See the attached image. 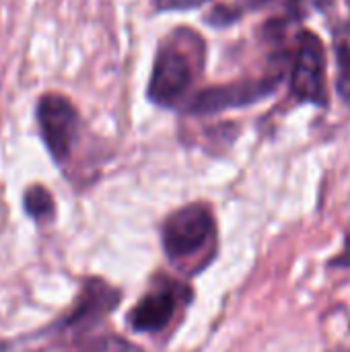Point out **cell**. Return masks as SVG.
I'll return each mask as SVG.
<instances>
[{
  "mask_svg": "<svg viewBox=\"0 0 350 352\" xmlns=\"http://www.w3.org/2000/svg\"><path fill=\"white\" fill-rule=\"evenodd\" d=\"M204 39L192 29H175L159 47L151 82L149 99L157 105H175L202 74Z\"/></svg>",
  "mask_w": 350,
  "mask_h": 352,
  "instance_id": "1",
  "label": "cell"
},
{
  "mask_svg": "<svg viewBox=\"0 0 350 352\" xmlns=\"http://www.w3.org/2000/svg\"><path fill=\"white\" fill-rule=\"evenodd\" d=\"M35 122L52 159L62 165L70 159L80 132V116L62 93H43L35 103Z\"/></svg>",
  "mask_w": 350,
  "mask_h": 352,
  "instance_id": "2",
  "label": "cell"
},
{
  "mask_svg": "<svg viewBox=\"0 0 350 352\" xmlns=\"http://www.w3.org/2000/svg\"><path fill=\"white\" fill-rule=\"evenodd\" d=\"M291 91L303 103L326 105V50L318 35L301 31L297 37V50L291 68Z\"/></svg>",
  "mask_w": 350,
  "mask_h": 352,
  "instance_id": "3",
  "label": "cell"
},
{
  "mask_svg": "<svg viewBox=\"0 0 350 352\" xmlns=\"http://www.w3.org/2000/svg\"><path fill=\"white\" fill-rule=\"evenodd\" d=\"M215 233V219L208 206L190 204L173 212L163 225V248L171 260L190 258L200 252Z\"/></svg>",
  "mask_w": 350,
  "mask_h": 352,
  "instance_id": "4",
  "label": "cell"
},
{
  "mask_svg": "<svg viewBox=\"0 0 350 352\" xmlns=\"http://www.w3.org/2000/svg\"><path fill=\"white\" fill-rule=\"evenodd\" d=\"M278 82H281V74H270L258 80H241V82H231V85H221V87H208L200 91L188 103V111L190 113H219L231 107H243L274 93Z\"/></svg>",
  "mask_w": 350,
  "mask_h": 352,
  "instance_id": "5",
  "label": "cell"
},
{
  "mask_svg": "<svg viewBox=\"0 0 350 352\" xmlns=\"http://www.w3.org/2000/svg\"><path fill=\"white\" fill-rule=\"evenodd\" d=\"M120 301V293L101 280H89L72 309V314L62 322L64 328H89L107 316Z\"/></svg>",
  "mask_w": 350,
  "mask_h": 352,
  "instance_id": "6",
  "label": "cell"
},
{
  "mask_svg": "<svg viewBox=\"0 0 350 352\" xmlns=\"http://www.w3.org/2000/svg\"><path fill=\"white\" fill-rule=\"evenodd\" d=\"M177 307V297L163 289L157 293H151L140 299L136 309L130 316V324L136 332H159L163 330L169 320L173 318Z\"/></svg>",
  "mask_w": 350,
  "mask_h": 352,
  "instance_id": "7",
  "label": "cell"
},
{
  "mask_svg": "<svg viewBox=\"0 0 350 352\" xmlns=\"http://www.w3.org/2000/svg\"><path fill=\"white\" fill-rule=\"evenodd\" d=\"M23 208L25 212L33 219V221H39V223H45V221H52L54 214H56V202H54V196L52 192L41 186V184H33L25 190L23 194Z\"/></svg>",
  "mask_w": 350,
  "mask_h": 352,
  "instance_id": "8",
  "label": "cell"
},
{
  "mask_svg": "<svg viewBox=\"0 0 350 352\" xmlns=\"http://www.w3.org/2000/svg\"><path fill=\"white\" fill-rule=\"evenodd\" d=\"M336 87L344 101L350 103V23L336 31Z\"/></svg>",
  "mask_w": 350,
  "mask_h": 352,
  "instance_id": "9",
  "label": "cell"
},
{
  "mask_svg": "<svg viewBox=\"0 0 350 352\" xmlns=\"http://www.w3.org/2000/svg\"><path fill=\"white\" fill-rule=\"evenodd\" d=\"M87 352H142L138 346H134L132 342L118 338V336H105L97 342H93V346Z\"/></svg>",
  "mask_w": 350,
  "mask_h": 352,
  "instance_id": "10",
  "label": "cell"
},
{
  "mask_svg": "<svg viewBox=\"0 0 350 352\" xmlns=\"http://www.w3.org/2000/svg\"><path fill=\"white\" fill-rule=\"evenodd\" d=\"M208 0H155V6L159 10H190L206 4Z\"/></svg>",
  "mask_w": 350,
  "mask_h": 352,
  "instance_id": "11",
  "label": "cell"
},
{
  "mask_svg": "<svg viewBox=\"0 0 350 352\" xmlns=\"http://www.w3.org/2000/svg\"><path fill=\"white\" fill-rule=\"evenodd\" d=\"M237 16H239L237 10H233V8H229V6H219V8H215V10L210 12L208 23L215 25V27H225V25H231Z\"/></svg>",
  "mask_w": 350,
  "mask_h": 352,
  "instance_id": "12",
  "label": "cell"
},
{
  "mask_svg": "<svg viewBox=\"0 0 350 352\" xmlns=\"http://www.w3.org/2000/svg\"><path fill=\"white\" fill-rule=\"evenodd\" d=\"M245 8H260V6H264V4H268V2H272V0H239Z\"/></svg>",
  "mask_w": 350,
  "mask_h": 352,
  "instance_id": "13",
  "label": "cell"
},
{
  "mask_svg": "<svg viewBox=\"0 0 350 352\" xmlns=\"http://www.w3.org/2000/svg\"><path fill=\"white\" fill-rule=\"evenodd\" d=\"M0 352H19L14 351V346L10 342H0Z\"/></svg>",
  "mask_w": 350,
  "mask_h": 352,
  "instance_id": "14",
  "label": "cell"
},
{
  "mask_svg": "<svg viewBox=\"0 0 350 352\" xmlns=\"http://www.w3.org/2000/svg\"><path fill=\"white\" fill-rule=\"evenodd\" d=\"M347 4H349V6H350V0H347Z\"/></svg>",
  "mask_w": 350,
  "mask_h": 352,
  "instance_id": "15",
  "label": "cell"
}]
</instances>
